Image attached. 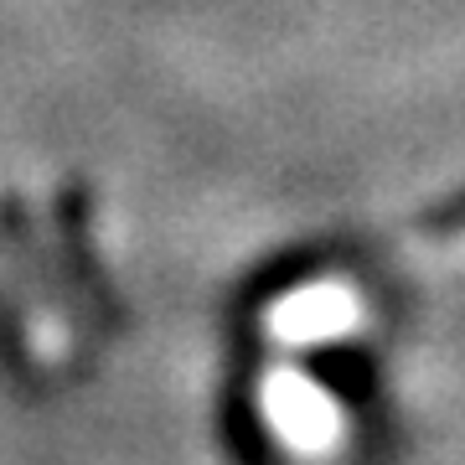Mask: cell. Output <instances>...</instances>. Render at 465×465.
Segmentation results:
<instances>
[{
	"instance_id": "1",
	"label": "cell",
	"mask_w": 465,
	"mask_h": 465,
	"mask_svg": "<svg viewBox=\"0 0 465 465\" xmlns=\"http://www.w3.org/2000/svg\"><path fill=\"white\" fill-rule=\"evenodd\" d=\"M264 419L274 424V434H280L284 445L295 450H311V455H321V450L336 440V409L331 399L321 393L316 382L295 378V372H274L264 388Z\"/></svg>"
},
{
	"instance_id": "2",
	"label": "cell",
	"mask_w": 465,
	"mask_h": 465,
	"mask_svg": "<svg viewBox=\"0 0 465 465\" xmlns=\"http://www.w3.org/2000/svg\"><path fill=\"white\" fill-rule=\"evenodd\" d=\"M274 336L284 341H326L357 326V295L347 284H305L274 305Z\"/></svg>"
}]
</instances>
